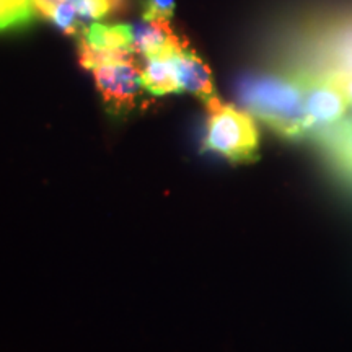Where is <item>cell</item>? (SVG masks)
Wrapping results in <instances>:
<instances>
[{
    "instance_id": "6da1fadb",
    "label": "cell",
    "mask_w": 352,
    "mask_h": 352,
    "mask_svg": "<svg viewBox=\"0 0 352 352\" xmlns=\"http://www.w3.org/2000/svg\"><path fill=\"white\" fill-rule=\"evenodd\" d=\"M239 100L250 114L284 138L297 139L311 131L305 108V78L245 77L239 85Z\"/></svg>"
},
{
    "instance_id": "7a4b0ae2",
    "label": "cell",
    "mask_w": 352,
    "mask_h": 352,
    "mask_svg": "<svg viewBox=\"0 0 352 352\" xmlns=\"http://www.w3.org/2000/svg\"><path fill=\"white\" fill-rule=\"evenodd\" d=\"M208 124L202 148L222 155L233 164L253 162L258 157L259 134L252 114L214 96L206 103Z\"/></svg>"
},
{
    "instance_id": "3957f363",
    "label": "cell",
    "mask_w": 352,
    "mask_h": 352,
    "mask_svg": "<svg viewBox=\"0 0 352 352\" xmlns=\"http://www.w3.org/2000/svg\"><path fill=\"white\" fill-rule=\"evenodd\" d=\"M96 90L114 113H127L135 108L140 94L145 90L140 77V63H116L100 65L91 70Z\"/></svg>"
},
{
    "instance_id": "277c9868",
    "label": "cell",
    "mask_w": 352,
    "mask_h": 352,
    "mask_svg": "<svg viewBox=\"0 0 352 352\" xmlns=\"http://www.w3.org/2000/svg\"><path fill=\"white\" fill-rule=\"evenodd\" d=\"M305 108L311 129H318L340 122L351 109V103L329 76L305 78Z\"/></svg>"
},
{
    "instance_id": "5b68a950",
    "label": "cell",
    "mask_w": 352,
    "mask_h": 352,
    "mask_svg": "<svg viewBox=\"0 0 352 352\" xmlns=\"http://www.w3.org/2000/svg\"><path fill=\"white\" fill-rule=\"evenodd\" d=\"M132 26V51L140 59L171 54L183 46L186 39L179 38L171 28L170 20H140Z\"/></svg>"
},
{
    "instance_id": "8992f818",
    "label": "cell",
    "mask_w": 352,
    "mask_h": 352,
    "mask_svg": "<svg viewBox=\"0 0 352 352\" xmlns=\"http://www.w3.org/2000/svg\"><path fill=\"white\" fill-rule=\"evenodd\" d=\"M175 60L182 90L189 91L204 104L217 96L209 65L191 50L188 41L176 51Z\"/></svg>"
},
{
    "instance_id": "52a82bcc",
    "label": "cell",
    "mask_w": 352,
    "mask_h": 352,
    "mask_svg": "<svg viewBox=\"0 0 352 352\" xmlns=\"http://www.w3.org/2000/svg\"><path fill=\"white\" fill-rule=\"evenodd\" d=\"M175 54L176 51L171 54L152 56L142 59L140 77H142V85L148 94L160 96L182 91Z\"/></svg>"
},
{
    "instance_id": "ba28073f",
    "label": "cell",
    "mask_w": 352,
    "mask_h": 352,
    "mask_svg": "<svg viewBox=\"0 0 352 352\" xmlns=\"http://www.w3.org/2000/svg\"><path fill=\"white\" fill-rule=\"evenodd\" d=\"M36 15L50 20L60 32L69 36H78L87 26L78 15L72 2H56V0H33Z\"/></svg>"
},
{
    "instance_id": "9c48e42d",
    "label": "cell",
    "mask_w": 352,
    "mask_h": 352,
    "mask_svg": "<svg viewBox=\"0 0 352 352\" xmlns=\"http://www.w3.org/2000/svg\"><path fill=\"white\" fill-rule=\"evenodd\" d=\"M83 41L98 50H132L131 25H100L94 23L78 34Z\"/></svg>"
},
{
    "instance_id": "30bf717a",
    "label": "cell",
    "mask_w": 352,
    "mask_h": 352,
    "mask_svg": "<svg viewBox=\"0 0 352 352\" xmlns=\"http://www.w3.org/2000/svg\"><path fill=\"white\" fill-rule=\"evenodd\" d=\"M77 54L78 63L87 70H94L100 65L129 63V60L140 59L132 50H98V47L90 46L87 41H83L82 38H78Z\"/></svg>"
},
{
    "instance_id": "8fae6325",
    "label": "cell",
    "mask_w": 352,
    "mask_h": 352,
    "mask_svg": "<svg viewBox=\"0 0 352 352\" xmlns=\"http://www.w3.org/2000/svg\"><path fill=\"white\" fill-rule=\"evenodd\" d=\"M36 16L33 0H2V30H15L30 25Z\"/></svg>"
},
{
    "instance_id": "7c38bea8",
    "label": "cell",
    "mask_w": 352,
    "mask_h": 352,
    "mask_svg": "<svg viewBox=\"0 0 352 352\" xmlns=\"http://www.w3.org/2000/svg\"><path fill=\"white\" fill-rule=\"evenodd\" d=\"M82 20H101L120 12L126 0H72Z\"/></svg>"
},
{
    "instance_id": "4fadbf2b",
    "label": "cell",
    "mask_w": 352,
    "mask_h": 352,
    "mask_svg": "<svg viewBox=\"0 0 352 352\" xmlns=\"http://www.w3.org/2000/svg\"><path fill=\"white\" fill-rule=\"evenodd\" d=\"M175 13V0H144V20H170Z\"/></svg>"
},
{
    "instance_id": "5bb4252c",
    "label": "cell",
    "mask_w": 352,
    "mask_h": 352,
    "mask_svg": "<svg viewBox=\"0 0 352 352\" xmlns=\"http://www.w3.org/2000/svg\"><path fill=\"white\" fill-rule=\"evenodd\" d=\"M333 80L338 83V87L341 88L342 94L346 95V98L349 100V103L352 104V70H344V72H338L333 74Z\"/></svg>"
},
{
    "instance_id": "9a60e30c",
    "label": "cell",
    "mask_w": 352,
    "mask_h": 352,
    "mask_svg": "<svg viewBox=\"0 0 352 352\" xmlns=\"http://www.w3.org/2000/svg\"><path fill=\"white\" fill-rule=\"evenodd\" d=\"M347 142H344L342 145H344V151H342V153H344V158L347 160V164L352 165V124H349V135H347Z\"/></svg>"
},
{
    "instance_id": "2e32d148",
    "label": "cell",
    "mask_w": 352,
    "mask_h": 352,
    "mask_svg": "<svg viewBox=\"0 0 352 352\" xmlns=\"http://www.w3.org/2000/svg\"><path fill=\"white\" fill-rule=\"evenodd\" d=\"M56 2H72V0H56Z\"/></svg>"
},
{
    "instance_id": "e0dca14e",
    "label": "cell",
    "mask_w": 352,
    "mask_h": 352,
    "mask_svg": "<svg viewBox=\"0 0 352 352\" xmlns=\"http://www.w3.org/2000/svg\"><path fill=\"white\" fill-rule=\"evenodd\" d=\"M351 124H352V104H351Z\"/></svg>"
}]
</instances>
